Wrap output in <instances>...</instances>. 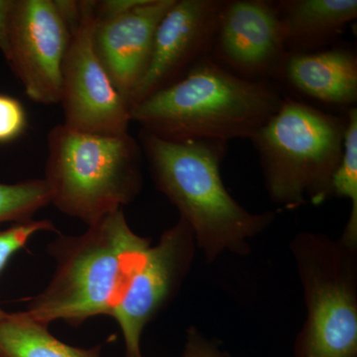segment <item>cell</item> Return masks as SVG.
<instances>
[{"instance_id":"8992f818","label":"cell","mask_w":357,"mask_h":357,"mask_svg":"<svg viewBox=\"0 0 357 357\" xmlns=\"http://www.w3.org/2000/svg\"><path fill=\"white\" fill-rule=\"evenodd\" d=\"M290 248L306 307L294 357H357V248L310 231Z\"/></svg>"},{"instance_id":"5b68a950","label":"cell","mask_w":357,"mask_h":357,"mask_svg":"<svg viewBox=\"0 0 357 357\" xmlns=\"http://www.w3.org/2000/svg\"><path fill=\"white\" fill-rule=\"evenodd\" d=\"M142 155L128 132L105 135L54 126L44 178L51 204L88 225L122 210L142 188Z\"/></svg>"},{"instance_id":"8fae6325","label":"cell","mask_w":357,"mask_h":357,"mask_svg":"<svg viewBox=\"0 0 357 357\" xmlns=\"http://www.w3.org/2000/svg\"><path fill=\"white\" fill-rule=\"evenodd\" d=\"M225 0H175L155 33L146 72L129 98L134 107L177 83L197 63L211 57Z\"/></svg>"},{"instance_id":"ba28073f","label":"cell","mask_w":357,"mask_h":357,"mask_svg":"<svg viewBox=\"0 0 357 357\" xmlns=\"http://www.w3.org/2000/svg\"><path fill=\"white\" fill-rule=\"evenodd\" d=\"M70 34L57 0H13L2 54L32 102H61L63 63Z\"/></svg>"},{"instance_id":"277c9868","label":"cell","mask_w":357,"mask_h":357,"mask_svg":"<svg viewBox=\"0 0 357 357\" xmlns=\"http://www.w3.org/2000/svg\"><path fill=\"white\" fill-rule=\"evenodd\" d=\"M347 124V115L284 96L279 109L249 139L259 157L269 198L278 208L294 211L331 199Z\"/></svg>"},{"instance_id":"6da1fadb","label":"cell","mask_w":357,"mask_h":357,"mask_svg":"<svg viewBox=\"0 0 357 357\" xmlns=\"http://www.w3.org/2000/svg\"><path fill=\"white\" fill-rule=\"evenodd\" d=\"M139 143L157 189L190 225L206 261L213 262L225 252L249 255L250 241L274 222L276 215L251 213L227 191L220 166L229 144L172 142L143 129Z\"/></svg>"},{"instance_id":"4fadbf2b","label":"cell","mask_w":357,"mask_h":357,"mask_svg":"<svg viewBox=\"0 0 357 357\" xmlns=\"http://www.w3.org/2000/svg\"><path fill=\"white\" fill-rule=\"evenodd\" d=\"M281 79L326 105L354 107L357 102V57L345 47L289 53Z\"/></svg>"},{"instance_id":"3957f363","label":"cell","mask_w":357,"mask_h":357,"mask_svg":"<svg viewBox=\"0 0 357 357\" xmlns=\"http://www.w3.org/2000/svg\"><path fill=\"white\" fill-rule=\"evenodd\" d=\"M150 246L149 238L129 227L123 208L83 234L59 236L48 246L57 262L53 278L26 312L46 326L60 319L77 326L93 317H112Z\"/></svg>"},{"instance_id":"2e32d148","label":"cell","mask_w":357,"mask_h":357,"mask_svg":"<svg viewBox=\"0 0 357 357\" xmlns=\"http://www.w3.org/2000/svg\"><path fill=\"white\" fill-rule=\"evenodd\" d=\"M347 124L345 130L344 152L333 174L331 184V199H349L351 204L349 222L345 225L340 241L349 246L357 248V109H349L347 114Z\"/></svg>"},{"instance_id":"5bb4252c","label":"cell","mask_w":357,"mask_h":357,"mask_svg":"<svg viewBox=\"0 0 357 357\" xmlns=\"http://www.w3.org/2000/svg\"><path fill=\"white\" fill-rule=\"evenodd\" d=\"M288 53L323 50L357 17L356 0L275 1Z\"/></svg>"},{"instance_id":"9c48e42d","label":"cell","mask_w":357,"mask_h":357,"mask_svg":"<svg viewBox=\"0 0 357 357\" xmlns=\"http://www.w3.org/2000/svg\"><path fill=\"white\" fill-rule=\"evenodd\" d=\"M196 248L191 227L182 218L150 246L112 312L126 342V357H143V331L177 296L191 270Z\"/></svg>"},{"instance_id":"7c38bea8","label":"cell","mask_w":357,"mask_h":357,"mask_svg":"<svg viewBox=\"0 0 357 357\" xmlns=\"http://www.w3.org/2000/svg\"><path fill=\"white\" fill-rule=\"evenodd\" d=\"M174 2L142 0L121 15L95 21L93 42L96 56L128 102L146 72L160 21Z\"/></svg>"},{"instance_id":"44dd1931","label":"cell","mask_w":357,"mask_h":357,"mask_svg":"<svg viewBox=\"0 0 357 357\" xmlns=\"http://www.w3.org/2000/svg\"><path fill=\"white\" fill-rule=\"evenodd\" d=\"M13 0H0V50L3 53L6 47V25Z\"/></svg>"},{"instance_id":"d6986e66","label":"cell","mask_w":357,"mask_h":357,"mask_svg":"<svg viewBox=\"0 0 357 357\" xmlns=\"http://www.w3.org/2000/svg\"><path fill=\"white\" fill-rule=\"evenodd\" d=\"M27 126V112L22 102L13 96L0 93V144L17 140Z\"/></svg>"},{"instance_id":"e0dca14e","label":"cell","mask_w":357,"mask_h":357,"mask_svg":"<svg viewBox=\"0 0 357 357\" xmlns=\"http://www.w3.org/2000/svg\"><path fill=\"white\" fill-rule=\"evenodd\" d=\"M51 204L50 192L44 178L16 184L0 183V225L21 222Z\"/></svg>"},{"instance_id":"52a82bcc","label":"cell","mask_w":357,"mask_h":357,"mask_svg":"<svg viewBox=\"0 0 357 357\" xmlns=\"http://www.w3.org/2000/svg\"><path fill=\"white\" fill-rule=\"evenodd\" d=\"M96 1H79L81 13L62 68L65 126L86 133L128 132L130 107L115 89L93 48Z\"/></svg>"},{"instance_id":"ac0fdd59","label":"cell","mask_w":357,"mask_h":357,"mask_svg":"<svg viewBox=\"0 0 357 357\" xmlns=\"http://www.w3.org/2000/svg\"><path fill=\"white\" fill-rule=\"evenodd\" d=\"M41 231L58 230L53 222L49 220H28L25 222L13 223L10 227L0 229V274L16 253L25 248L26 244L35 234ZM3 310L0 307V318L3 316Z\"/></svg>"},{"instance_id":"9a60e30c","label":"cell","mask_w":357,"mask_h":357,"mask_svg":"<svg viewBox=\"0 0 357 357\" xmlns=\"http://www.w3.org/2000/svg\"><path fill=\"white\" fill-rule=\"evenodd\" d=\"M100 349L65 344L27 312H6L0 318V357H100Z\"/></svg>"},{"instance_id":"30bf717a","label":"cell","mask_w":357,"mask_h":357,"mask_svg":"<svg viewBox=\"0 0 357 357\" xmlns=\"http://www.w3.org/2000/svg\"><path fill=\"white\" fill-rule=\"evenodd\" d=\"M275 1L225 0L211 58L253 82L281 79L288 56Z\"/></svg>"},{"instance_id":"7a4b0ae2","label":"cell","mask_w":357,"mask_h":357,"mask_svg":"<svg viewBox=\"0 0 357 357\" xmlns=\"http://www.w3.org/2000/svg\"><path fill=\"white\" fill-rule=\"evenodd\" d=\"M283 100L273 82L241 79L206 57L177 83L131 107L130 119L163 140L229 144L250 139Z\"/></svg>"},{"instance_id":"ffe728a7","label":"cell","mask_w":357,"mask_h":357,"mask_svg":"<svg viewBox=\"0 0 357 357\" xmlns=\"http://www.w3.org/2000/svg\"><path fill=\"white\" fill-rule=\"evenodd\" d=\"M181 357H238L218 347L217 340L204 335L196 326L188 328L184 351Z\"/></svg>"}]
</instances>
